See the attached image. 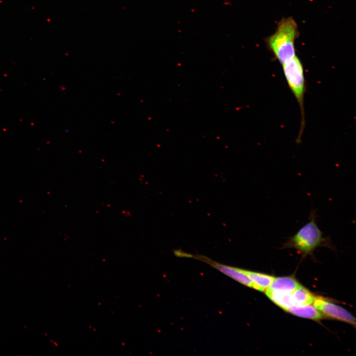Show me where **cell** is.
Segmentation results:
<instances>
[{"mask_svg":"<svg viewBox=\"0 0 356 356\" xmlns=\"http://www.w3.org/2000/svg\"><path fill=\"white\" fill-rule=\"evenodd\" d=\"M287 312L294 315L313 320H320L325 318L321 312L311 305L293 306Z\"/></svg>","mask_w":356,"mask_h":356,"instance_id":"cell-7","label":"cell"},{"mask_svg":"<svg viewBox=\"0 0 356 356\" xmlns=\"http://www.w3.org/2000/svg\"><path fill=\"white\" fill-rule=\"evenodd\" d=\"M265 293L274 303L286 311L296 306L292 292L267 288Z\"/></svg>","mask_w":356,"mask_h":356,"instance_id":"cell-6","label":"cell"},{"mask_svg":"<svg viewBox=\"0 0 356 356\" xmlns=\"http://www.w3.org/2000/svg\"><path fill=\"white\" fill-rule=\"evenodd\" d=\"M326 246L332 248L330 238L324 236L317 224L316 210H311L309 221L293 235L287 238L282 248H293L302 256L313 254L316 248Z\"/></svg>","mask_w":356,"mask_h":356,"instance_id":"cell-1","label":"cell"},{"mask_svg":"<svg viewBox=\"0 0 356 356\" xmlns=\"http://www.w3.org/2000/svg\"><path fill=\"white\" fill-rule=\"evenodd\" d=\"M312 304L313 306L321 312L324 316L355 326V318L344 308L320 297L315 296Z\"/></svg>","mask_w":356,"mask_h":356,"instance_id":"cell-4","label":"cell"},{"mask_svg":"<svg viewBox=\"0 0 356 356\" xmlns=\"http://www.w3.org/2000/svg\"><path fill=\"white\" fill-rule=\"evenodd\" d=\"M300 284L292 276L274 277L268 288L293 292L300 286Z\"/></svg>","mask_w":356,"mask_h":356,"instance_id":"cell-8","label":"cell"},{"mask_svg":"<svg viewBox=\"0 0 356 356\" xmlns=\"http://www.w3.org/2000/svg\"><path fill=\"white\" fill-rule=\"evenodd\" d=\"M292 295L296 306L311 305L315 297L308 289L301 285L292 292Z\"/></svg>","mask_w":356,"mask_h":356,"instance_id":"cell-10","label":"cell"},{"mask_svg":"<svg viewBox=\"0 0 356 356\" xmlns=\"http://www.w3.org/2000/svg\"><path fill=\"white\" fill-rule=\"evenodd\" d=\"M255 285V289L264 292L272 282L274 277L267 274L243 269Z\"/></svg>","mask_w":356,"mask_h":356,"instance_id":"cell-9","label":"cell"},{"mask_svg":"<svg viewBox=\"0 0 356 356\" xmlns=\"http://www.w3.org/2000/svg\"><path fill=\"white\" fill-rule=\"evenodd\" d=\"M209 264L218 269L221 272L234 280L249 287L255 289V285L248 276L244 272L243 269L235 268L206 260Z\"/></svg>","mask_w":356,"mask_h":356,"instance_id":"cell-5","label":"cell"},{"mask_svg":"<svg viewBox=\"0 0 356 356\" xmlns=\"http://www.w3.org/2000/svg\"><path fill=\"white\" fill-rule=\"evenodd\" d=\"M298 36L297 23L290 17L282 19L275 31L266 39L269 49L282 64L296 55L295 42Z\"/></svg>","mask_w":356,"mask_h":356,"instance_id":"cell-2","label":"cell"},{"mask_svg":"<svg viewBox=\"0 0 356 356\" xmlns=\"http://www.w3.org/2000/svg\"><path fill=\"white\" fill-rule=\"evenodd\" d=\"M285 77L297 100L302 103L305 92L304 70L299 58L295 55L282 64Z\"/></svg>","mask_w":356,"mask_h":356,"instance_id":"cell-3","label":"cell"}]
</instances>
